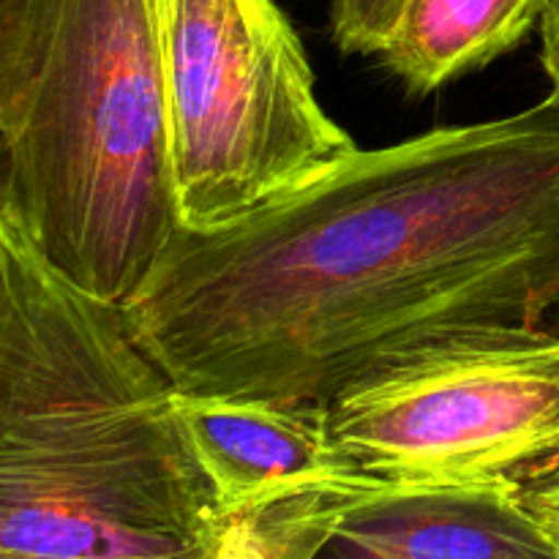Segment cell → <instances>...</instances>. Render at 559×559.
Listing matches in <instances>:
<instances>
[{
    "mask_svg": "<svg viewBox=\"0 0 559 559\" xmlns=\"http://www.w3.org/2000/svg\"><path fill=\"white\" fill-rule=\"evenodd\" d=\"M551 0H407L385 69L415 96L511 52L544 22Z\"/></svg>",
    "mask_w": 559,
    "mask_h": 559,
    "instance_id": "8",
    "label": "cell"
},
{
    "mask_svg": "<svg viewBox=\"0 0 559 559\" xmlns=\"http://www.w3.org/2000/svg\"><path fill=\"white\" fill-rule=\"evenodd\" d=\"M0 222L107 304L180 229L153 0H0Z\"/></svg>",
    "mask_w": 559,
    "mask_h": 559,
    "instance_id": "3",
    "label": "cell"
},
{
    "mask_svg": "<svg viewBox=\"0 0 559 559\" xmlns=\"http://www.w3.org/2000/svg\"><path fill=\"white\" fill-rule=\"evenodd\" d=\"M178 385L123 306L60 278L0 222V555H218V511L178 418Z\"/></svg>",
    "mask_w": 559,
    "mask_h": 559,
    "instance_id": "2",
    "label": "cell"
},
{
    "mask_svg": "<svg viewBox=\"0 0 559 559\" xmlns=\"http://www.w3.org/2000/svg\"><path fill=\"white\" fill-rule=\"evenodd\" d=\"M287 559H559L516 489L415 486L333 497Z\"/></svg>",
    "mask_w": 559,
    "mask_h": 559,
    "instance_id": "7",
    "label": "cell"
},
{
    "mask_svg": "<svg viewBox=\"0 0 559 559\" xmlns=\"http://www.w3.org/2000/svg\"><path fill=\"white\" fill-rule=\"evenodd\" d=\"M559 309V91L349 151L224 227L175 233L123 306L178 391L331 404L382 360Z\"/></svg>",
    "mask_w": 559,
    "mask_h": 559,
    "instance_id": "1",
    "label": "cell"
},
{
    "mask_svg": "<svg viewBox=\"0 0 559 559\" xmlns=\"http://www.w3.org/2000/svg\"><path fill=\"white\" fill-rule=\"evenodd\" d=\"M516 497L524 513L533 519L535 527L559 555V462L522 480L516 486Z\"/></svg>",
    "mask_w": 559,
    "mask_h": 559,
    "instance_id": "10",
    "label": "cell"
},
{
    "mask_svg": "<svg viewBox=\"0 0 559 559\" xmlns=\"http://www.w3.org/2000/svg\"><path fill=\"white\" fill-rule=\"evenodd\" d=\"M306 527H309V524H306Z\"/></svg>",
    "mask_w": 559,
    "mask_h": 559,
    "instance_id": "12",
    "label": "cell"
},
{
    "mask_svg": "<svg viewBox=\"0 0 559 559\" xmlns=\"http://www.w3.org/2000/svg\"><path fill=\"white\" fill-rule=\"evenodd\" d=\"M153 16L180 227L249 216L358 147L273 0H153Z\"/></svg>",
    "mask_w": 559,
    "mask_h": 559,
    "instance_id": "4",
    "label": "cell"
},
{
    "mask_svg": "<svg viewBox=\"0 0 559 559\" xmlns=\"http://www.w3.org/2000/svg\"><path fill=\"white\" fill-rule=\"evenodd\" d=\"M331 424L385 489H516L559 462V336L544 325L445 333L349 382Z\"/></svg>",
    "mask_w": 559,
    "mask_h": 559,
    "instance_id": "5",
    "label": "cell"
},
{
    "mask_svg": "<svg viewBox=\"0 0 559 559\" xmlns=\"http://www.w3.org/2000/svg\"><path fill=\"white\" fill-rule=\"evenodd\" d=\"M540 60L551 87L559 91V0H551L540 22Z\"/></svg>",
    "mask_w": 559,
    "mask_h": 559,
    "instance_id": "11",
    "label": "cell"
},
{
    "mask_svg": "<svg viewBox=\"0 0 559 559\" xmlns=\"http://www.w3.org/2000/svg\"><path fill=\"white\" fill-rule=\"evenodd\" d=\"M407 0H331V36L342 52L382 55Z\"/></svg>",
    "mask_w": 559,
    "mask_h": 559,
    "instance_id": "9",
    "label": "cell"
},
{
    "mask_svg": "<svg viewBox=\"0 0 559 559\" xmlns=\"http://www.w3.org/2000/svg\"><path fill=\"white\" fill-rule=\"evenodd\" d=\"M175 418L227 519L298 497L385 489L342 448L331 404L175 391Z\"/></svg>",
    "mask_w": 559,
    "mask_h": 559,
    "instance_id": "6",
    "label": "cell"
}]
</instances>
